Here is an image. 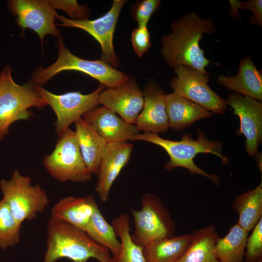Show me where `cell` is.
Here are the masks:
<instances>
[{
	"label": "cell",
	"instance_id": "6da1fadb",
	"mask_svg": "<svg viewBox=\"0 0 262 262\" xmlns=\"http://www.w3.org/2000/svg\"><path fill=\"white\" fill-rule=\"evenodd\" d=\"M170 27L172 33L161 39V52L166 63L174 69L187 66L209 75L205 67L210 61L204 56L199 41L204 33L216 32L213 21L210 18H201L192 12L173 21Z\"/></svg>",
	"mask_w": 262,
	"mask_h": 262
},
{
	"label": "cell",
	"instance_id": "7a4b0ae2",
	"mask_svg": "<svg viewBox=\"0 0 262 262\" xmlns=\"http://www.w3.org/2000/svg\"><path fill=\"white\" fill-rule=\"evenodd\" d=\"M46 246L43 262H56L62 258L73 262H87L90 258L109 262L111 257L109 250L84 231L52 218L47 227Z\"/></svg>",
	"mask_w": 262,
	"mask_h": 262
},
{
	"label": "cell",
	"instance_id": "3957f363",
	"mask_svg": "<svg viewBox=\"0 0 262 262\" xmlns=\"http://www.w3.org/2000/svg\"><path fill=\"white\" fill-rule=\"evenodd\" d=\"M197 132L196 140H194L190 134H184L180 141H176L164 139L156 133L144 132L136 135L132 141H146L164 148L170 158L164 166L166 170L171 171L176 167H183L191 174L202 175L218 185L220 181L218 176L209 174L199 168L194 163V159L199 153H212L218 156L224 164H228L229 159L222 152V143L209 140L202 130L197 129Z\"/></svg>",
	"mask_w": 262,
	"mask_h": 262
},
{
	"label": "cell",
	"instance_id": "277c9868",
	"mask_svg": "<svg viewBox=\"0 0 262 262\" xmlns=\"http://www.w3.org/2000/svg\"><path fill=\"white\" fill-rule=\"evenodd\" d=\"M12 69L6 66L0 72V141L9 133L10 126L19 120H27L33 114L28 109H41L47 105L30 81L20 85L12 79Z\"/></svg>",
	"mask_w": 262,
	"mask_h": 262
},
{
	"label": "cell",
	"instance_id": "5b68a950",
	"mask_svg": "<svg viewBox=\"0 0 262 262\" xmlns=\"http://www.w3.org/2000/svg\"><path fill=\"white\" fill-rule=\"evenodd\" d=\"M57 47L58 57L56 61L47 68L39 67L33 72L30 82L35 86H42L54 76L66 70L84 73L107 87L117 86L130 78L127 74L101 60H87L74 55L65 46L62 38H59Z\"/></svg>",
	"mask_w": 262,
	"mask_h": 262
},
{
	"label": "cell",
	"instance_id": "8992f818",
	"mask_svg": "<svg viewBox=\"0 0 262 262\" xmlns=\"http://www.w3.org/2000/svg\"><path fill=\"white\" fill-rule=\"evenodd\" d=\"M0 189L2 199L20 224L35 219L49 202L46 191L38 184L32 185L31 178L21 175L18 169L14 171L10 180H0Z\"/></svg>",
	"mask_w": 262,
	"mask_h": 262
},
{
	"label": "cell",
	"instance_id": "52a82bcc",
	"mask_svg": "<svg viewBox=\"0 0 262 262\" xmlns=\"http://www.w3.org/2000/svg\"><path fill=\"white\" fill-rule=\"evenodd\" d=\"M140 210H131L135 230L131 235L132 241L142 248L152 242L174 236L176 225L171 213L157 195H143Z\"/></svg>",
	"mask_w": 262,
	"mask_h": 262
},
{
	"label": "cell",
	"instance_id": "ba28073f",
	"mask_svg": "<svg viewBox=\"0 0 262 262\" xmlns=\"http://www.w3.org/2000/svg\"><path fill=\"white\" fill-rule=\"evenodd\" d=\"M44 165L55 179L61 182H89L92 174L86 167L75 131L68 128L59 136L53 152L45 157Z\"/></svg>",
	"mask_w": 262,
	"mask_h": 262
},
{
	"label": "cell",
	"instance_id": "9c48e42d",
	"mask_svg": "<svg viewBox=\"0 0 262 262\" xmlns=\"http://www.w3.org/2000/svg\"><path fill=\"white\" fill-rule=\"evenodd\" d=\"M105 87L100 83L95 91L88 94H82L80 92H70L56 95L42 86H37V89L56 115L55 131L59 137L72 123L99 105V95Z\"/></svg>",
	"mask_w": 262,
	"mask_h": 262
},
{
	"label": "cell",
	"instance_id": "30bf717a",
	"mask_svg": "<svg viewBox=\"0 0 262 262\" xmlns=\"http://www.w3.org/2000/svg\"><path fill=\"white\" fill-rule=\"evenodd\" d=\"M177 76L172 77L170 84L174 92L195 102L215 114H225L227 108L226 99L219 97L208 85L209 75L193 68L180 66L174 69Z\"/></svg>",
	"mask_w": 262,
	"mask_h": 262
},
{
	"label": "cell",
	"instance_id": "8fae6325",
	"mask_svg": "<svg viewBox=\"0 0 262 262\" xmlns=\"http://www.w3.org/2000/svg\"><path fill=\"white\" fill-rule=\"evenodd\" d=\"M125 0H114L111 8L103 16L93 20H72L59 16L58 25L81 29L92 35L100 44L102 53L100 60L114 67L119 65V60L113 45L114 34L120 13Z\"/></svg>",
	"mask_w": 262,
	"mask_h": 262
},
{
	"label": "cell",
	"instance_id": "7c38bea8",
	"mask_svg": "<svg viewBox=\"0 0 262 262\" xmlns=\"http://www.w3.org/2000/svg\"><path fill=\"white\" fill-rule=\"evenodd\" d=\"M9 9L23 30L29 28L36 33L41 42L47 34L60 37L55 20L59 15L47 0H12L8 2Z\"/></svg>",
	"mask_w": 262,
	"mask_h": 262
},
{
	"label": "cell",
	"instance_id": "4fadbf2b",
	"mask_svg": "<svg viewBox=\"0 0 262 262\" xmlns=\"http://www.w3.org/2000/svg\"><path fill=\"white\" fill-rule=\"evenodd\" d=\"M227 105L233 109V114L240 119L238 134L246 137L245 147L247 154L253 157L262 140V104L258 100L238 93L229 95Z\"/></svg>",
	"mask_w": 262,
	"mask_h": 262
},
{
	"label": "cell",
	"instance_id": "5bb4252c",
	"mask_svg": "<svg viewBox=\"0 0 262 262\" xmlns=\"http://www.w3.org/2000/svg\"><path fill=\"white\" fill-rule=\"evenodd\" d=\"M144 103L143 91L133 78L117 86L107 87L99 97V104L131 124H135Z\"/></svg>",
	"mask_w": 262,
	"mask_h": 262
},
{
	"label": "cell",
	"instance_id": "9a60e30c",
	"mask_svg": "<svg viewBox=\"0 0 262 262\" xmlns=\"http://www.w3.org/2000/svg\"><path fill=\"white\" fill-rule=\"evenodd\" d=\"M133 145L125 142L107 143L102 156L95 187L102 202L109 200L111 188L122 169L128 164Z\"/></svg>",
	"mask_w": 262,
	"mask_h": 262
},
{
	"label": "cell",
	"instance_id": "2e32d148",
	"mask_svg": "<svg viewBox=\"0 0 262 262\" xmlns=\"http://www.w3.org/2000/svg\"><path fill=\"white\" fill-rule=\"evenodd\" d=\"M144 103L135 125L139 131L157 134L168 128L165 94L154 83L148 84L143 91Z\"/></svg>",
	"mask_w": 262,
	"mask_h": 262
},
{
	"label": "cell",
	"instance_id": "e0dca14e",
	"mask_svg": "<svg viewBox=\"0 0 262 262\" xmlns=\"http://www.w3.org/2000/svg\"><path fill=\"white\" fill-rule=\"evenodd\" d=\"M88 122L107 143L132 141L139 133L134 124L126 122L115 113L102 107H96L82 117Z\"/></svg>",
	"mask_w": 262,
	"mask_h": 262
},
{
	"label": "cell",
	"instance_id": "ac0fdd59",
	"mask_svg": "<svg viewBox=\"0 0 262 262\" xmlns=\"http://www.w3.org/2000/svg\"><path fill=\"white\" fill-rule=\"evenodd\" d=\"M97 203L94 196H68L61 198L51 209V218L85 231Z\"/></svg>",
	"mask_w": 262,
	"mask_h": 262
},
{
	"label": "cell",
	"instance_id": "d6986e66",
	"mask_svg": "<svg viewBox=\"0 0 262 262\" xmlns=\"http://www.w3.org/2000/svg\"><path fill=\"white\" fill-rule=\"evenodd\" d=\"M218 82L227 89L237 92L259 101L262 100V76L254 65L250 56L240 61L238 74L232 77L223 75Z\"/></svg>",
	"mask_w": 262,
	"mask_h": 262
},
{
	"label": "cell",
	"instance_id": "ffe728a7",
	"mask_svg": "<svg viewBox=\"0 0 262 262\" xmlns=\"http://www.w3.org/2000/svg\"><path fill=\"white\" fill-rule=\"evenodd\" d=\"M74 124L76 138L84 162L92 174L98 175L107 143L92 125L82 117L76 120Z\"/></svg>",
	"mask_w": 262,
	"mask_h": 262
},
{
	"label": "cell",
	"instance_id": "44dd1931",
	"mask_svg": "<svg viewBox=\"0 0 262 262\" xmlns=\"http://www.w3.org/2000/svg\"><path fill=\"white\" fill-rule=\"evenodd\" d=\"M169 128L180 131L195 121L209 117L212 113L201 105L175 92L165 95Z\"/></svg>",
	"mask_w": 262,
	"mask_h": 262
},
{
	"label": "cell",
	"instance_id": "7402d4cb",
	"mask_svg": "<svg viewBox=\"0 0 262 262\" xmlns=\"http://www.w3.org/2000/svg\"><path fill=\"white\" fill-rule=\"evenodd\" d=\"M218 237L212 225L194 230L189 246L177 262H219L215 252Z\"/></svg>",
	"mask_w": 262,
	"mask_h": 262
},
{
	"label": "cell",
	"instance_id": "603a6c76",
	"mask_svg": "<svg viewBox=\"0 0 262 262\" xmlns=\"http://www.w3.org/2000/svg\"><path fill=\"white\" fill-rule=\"evenodd\" d=\"M192 233L156 240L143 247L145 262H177L189 246Z\"/></svg>",
	"mask_w": 262,
	"mask_h": 262
},
{
	"label": "cell",
	"instance_id": "cb8c5ba5",
	"mask_svg": "<svg viewBox=\"0 0 262 262\" xmlns=\"http://www.w3.org/2000/svg\"><path fill=\"white\" fill-rule=\"evenodd\" d=\"M232 208L239 213L237 224L248 232L262 217V184L237 196Z\"/></svg>",
	"mask_w": 262,
	"mask_h": 262
},
{
	"label": "cell",
	"instance_id": "d4e9b609",
	"mask_svg": "<svg viewBox=\"0 0 262 262\" xmlns=\"http://www.w3.org/2000/svg\"><path fill=\"white\" fill-rule=\"evenodd\" d=\"M248 238V232L237 224L228 234L216 240V256L219 262H243Z\"/></svg>",
	"mask_w": 262,
	"mask_h": 262
},
{
	"label": "cell",
	"instance_id": "484cf974",
	"mask_svg": "<svg viewBox=\"0 0 262 262\" xmlns=\"http://www.w3.org/2000/svg\"><path fill=\"white\" fill-rule=\"evenodd\" d=\"M130 220L129 215L124 213L113 220L112 225L120 239L121 249L119 254L110 257L109 262H145L143 248L131 238Z\"/></svg>",
	"mask_w": 262,
	"mask_h": 262
},
{
	"label": "cell",
	"instance_id": "4316f807",
	"mask_svg": "<svg viewBox=\"0 0 262 262\" xmlns=\"http://www.w3.org/2000/svg\"><path fill=\"white\" fill-rule=\"evenodd\" d=\"M91 238L111 251L113 256L119 254L121 244L112 225L103 217L97 204L84 231Z\"/></svg>",
	"mask_w": 262,
	"mask_h": 262
},
{
	"label": "cell",
	"instance_id": "83f0119b",
	"mask_svg": "<svg viewBox=\"0 0 262 262\" xmlns=\"http://www.w3.org/2000/svg\"><path fill=\"white\" fill-rule=\"evenodd\" d=\"M21 225L14 216L6 202L0 200V248L5 250L20 242Z\"/></svg>",
	"mask_w": 262,
	"mask_h": 262
},
{
	"label": "cell",
	"instance_id": "f1b7e54d",
	"mask_svg": "<svg viewBox=\"0 0 262 262\" xmlns=\"http://www.w3.org/2000/svg\"><path fill=\"white\" fill-rule=\"evenodd\" d=\"M159 0H141L136 1L131 8V15L136 21L138 27H147L152 15L159 8Z\"/></svg>",
	"mask_w": 262,
	"mask_h": 262
},
{
	"label": "cell",
	"instance_id": "f546056e",
	"mask_svg": "<svg viewBox=\"0 0 262 262\" xmlns=\"http://www.w3.org/2000/svg\"><path fill=\"white\" fill-rule=\"evenodd\" d=\"M245 252L247 262L261 260L262 255V217L253 228L251 235L247 238Z\"/></svg>",
	"mask_w": 262,
	"mask_h": 262
},
{
	"label": "cell",
	"instance_id": "4dcf8cb0",
	"mask_svg": "<svg viewBox=\"0 0 262 262\" xmlns=\"http://www.w3.org/2000/svg\"><path fill=\"white\" fill-rule=\"evenodd\" d=\"M54 9H59L65 11L72 20L87 19L89 15L87 6L81 5L76 0H49Z\"/></svg>",
	"mask_w": 262,
	"mask_h": 262
},
{
	"label": "cell",
	"instance_id": "1f68e13d",
	"mask_svg": "<svg viewBox=\"0 0 262 262\" xmlns=\"http://www.w3.org/2000/svg\"><path fill=\"white\" fill-rule=\"evenodd\" d=\"M231 9L229 14L235 17L240 18L238 11L239 9H248L252 11L254 15L251 21L259 25H262V0H251L247 2L238 0H229Z\"/></svg>",
	"mask_w": 262,
	"mask_h": 262
},
{
	"label": "cell",
	"instance_id": "d6a6232c",
	"mask_svg": "<svg viewBox=\"0 0 262 262\" xmlns=\"http://www.w3.org/2000/svg\"><path fill=\"white\" fill-rule=\"evenodd\" d=\"M131 42L137 56L141 57L151 47L150 36L147 27H138L132 31Z\"/></svg>",
	"mask_w": 262,
	"mask_h": 262
},
{
	"label": "cell",
	"instance_id": "836d02e7",
	"mask_svg": "<svg viewBox=\"0 0 262 262\" xmlns=\"http://www.w3.org/2000/svg\"><path fill=\"white\" fill-rule=\"evenodd\" d=\"M256 158L257 160L256 162L259 169L262 171V154L261 153H258L256 155Z\"/></svg>",
	"mask_w": 262,
	"mask_h": 262
},
{
	"label": "cell",
	"instance_id": "e575fe53",
	"mask_svg": "<svg viewBox=\"0 0 262 262\" xmlns=\"http://www.w3.org/2000/svg\"><path fill=\"white\" fill-rule=\"evenodd\" d=\"M262 262V260H260V261H259L258 262Z\"/></svg>",
	"mask_w": 262,
	"mask_h": 262
},
{
	"label": "cell",
	"instance_id": "d590c367",
	"mask_svg": "<svg viewBox=\"0 0 262 262\" xmlns=\"http://www.w3.org/2000/svg\"></svg>",
	"mask_w": 262,
	"mask_h": 262
}]
</instances>
